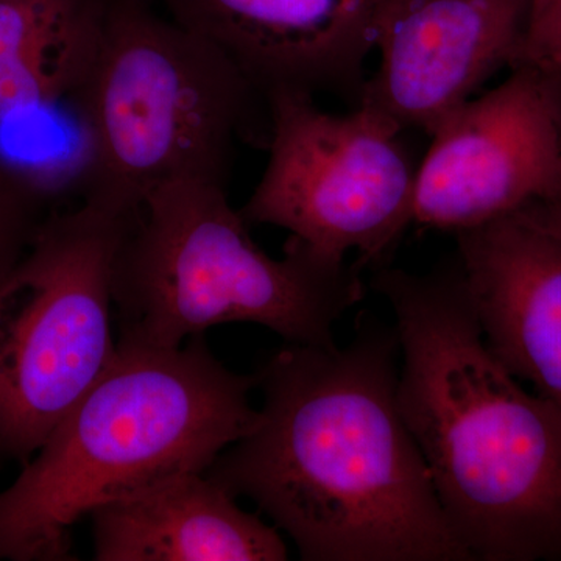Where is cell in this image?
Wrapping results in <instances>:
<instances>
[{
  "instance_id": "6da1fadb",
  "label": "cell",
  "mask_w": 561,
  "mask_h": 561,
  "mask_svg": "<svg viewBox=\"0 0 561 561\" xmlns=\"http://www.w3.org/2000/svg\"><path fill=\"white\" fill-rule=\"evenodd\" d=\"M394 327L348 345L286 343L254 375L253 430L206 471L286 531L305 561H471L398 402Z\"/></svg>"
},
{
  "instance_id": "7a4b0ae2",
  "label": "cell",
  "mask_w": 561,
  "mask_h": 561,
  "mask_svg": "<svg viewBox=\"0 0 561 561\" xmlns=\"http://www.w3.org/2000/svg\"><path fill=\"white\" fill-rule=\"evenodd\" d=\"M400 342L398 402L472 559H561V411L483 339L456 253L427 273L376 268Z\"/></svg>"
},
{
  "instance_id": "3957f363",
  "label": "cell",
  "mask_w": 561,
  "mask_h": 561,
  "mask_svg": "<svg viewBox=\"0 0 561 561\" xmlns=\"http://www.w3.org/2000/svg\"><path fill=\"white\" fill-rule=\"evenodd\" d=\"M253 376L213 356L203 335L176 350L119 345L99 381L0 493V560H72L92 512L184 474H205L260 419Z\"/></svg>"
},
{
  "instance_id": "277c9868",
  "label": "cell",
  "mask_w": 561,
  "mask_h": 561,
  "mask_svg": "<svg viewBox=\"0 0 561 561\" xmlns=\"http://www.w3.org/2000/svg\"><path fill=\"white\" fill-rule=\"evenodd\" d=\"M77 106L87 150L80 202L122 214L165 184L228 186L238 147L271 142L268 99L149 0H105Z\"/></svg>"
},
{
  "instance_id": "5b68a950",
  "label": "cell",
  "mask_w": 561,
  "mask_h": 561,
  "mask_svg": "<svg viewBox=\"0 0 561 561\" xmlns=\"http://www.w3.org/2000/svg\"><path fill=\"white\" fill-rule=\"evenodd\" d=\"M362 268L289 238L272 257L227 186L179 181L131 217L114 264L119 345L176 350L225 323H256L295 345H334V324L365 298Z\"/></svg>"
},
{
  "instance_id": "8992f818",
  "label": "cell",
  "mask_w": 561,
  "mask_h": 561,
  "mask_svg": "<svg viewBox=\"0 0 561 561\" xmlns=\"http://www.w3.org/2000/svg\"><path fill=\"white\" fill-rule=\"evenodd\" d=\"M135 214L55 210L0 276V460L38 453L116 356L114 264Z\"/></svg>"
},
{
  "instance_id": "52a82bcc",
  "label": "cell",
  "mask_w": 561,
  "mask_h": 561,
  "mask_svg": "<svg viewBox=\"0 0 561 561\" xmlns=\"http://www.w3.org/2000/svg\"><path fill=\"white\" fill-rule=\"evenodd\" d=\"M272 135L249 225L290 232L320 256L383 267L413 225L420 164L400 125L367 105L330 113L300 92L268 95Z\"/></svg>"
},
{
  "instance_id": "ba28073f",
  "label": "cell",
  "mask_w": 561,
  "mask_h": 561,
  "mask_svg": "<svg viewBox=\"0 0 561 561\" xmlns=\"http://www.w3.org/2000/svg\"><path fill=\"white\" fill-rule=\"evenodd\" d=\"M413 224L456 232L561 195V139L549 72L512 69L431 133Z\"/></svg>"
},
{
  "instance_id": "9c48e42d",
  "label": "cell",
  "mask_w": 561,
  "mask_h": 561,
  "mask_svg": "<svg viewBox=\"0 0 561 561\" xmlns=\"http://www.w3.org/2000/svg\"><path fill=\"white\" fill-rule=\"evenodd\" d=\"M208 41L268 99L331 95L357 108L387 0H149Z\"/></svg>"
},
{
  "instance_id": "30bf717a",
  "label": "cell",
  "mask_w": 561,
  "mask_h": 561,
  "mask_svg": "<svg viewBox=\"0 0 561 561\" xmlns=\"http://www.w3.org/2000/svg\"><path fill=\"white\" fill-rule=\"evenodd\" d=\"M531 0H387L360 105L431 135L515 60Z\"/></svg>"
},
{
  "instance_id": "8fae6325",
  "label": "cell",
  "mask_w": 561,
  "mask_h": 561,
  "mask_svg": "<svg viewBox=\"0 0 561 561\" xmlns=\"http://www.w3.org/2000/svg\"><path fill=\"white\" fill-rule=\"evenodd\" d=\"M454 236L486 345L561 411V195Z\"/></svg>"
},
{
  "instance_id": "7c38bea8",
  "label": "cell",
  "mask_w": 561,
  "mask_h": 561,
  "mask_svg": "<svg viewBox=\"0 0 561 561\" xmlns=\"http://www.w3.org/2000/svg\"><path fill=\"white\" fill-rule=\"evenodd\" d=\"M105 0H0V153L43 149L80 130L79 92Z\"/></svg>"
},
{
  "instance_id": "4fadbf2b",
  "label": "cell",
  "mask_w": 561,
  "mask_h": 561,
  "mask_svg": "<svg viewBox=\"0 0 561 561\" xmlns=\"http://www.w3.org/2000/svg\"><path fill=\"white\" fill-rule=\"evenodd\" d=\"M98 561H284L278 529L208 474H184L91 513Z\"/></svg>"
},
{
  "instance_id": "5bb4252c",
  "label": "cell",
  "mask_w": 561,
  "mask_h": 561,
  "mask_svg": "<svg viewBox=\"0 0 561 561\" xmlns=\"http://www.w3.org/2000/svg\"><path fill=\"white\" fill-rule=\"evenodd\" d=\"M561 69V0H531L512 69Z\"/></svg>"
},
{
  "instance_id": "9a60e30c",
  "label": "cell",
  "mask_w": 561,
  "mask_h": 561,
  "mask_svg": "<svg viewBox=\"0 0 561 561\" xmlns=\"http://www.w3.org/2000/svg\"><path fill=\"white\" fill-rule=\"evenodd\" d=\"M41 206L13 176L0 168V276L21 256L41 221Z\"/></svg>"
},
{
  "instance_id": "2e32d148",
  "label": "cell",
  "mask_w": 561,
  "mask_h": 561,
  "mask_svg": "<svg viewBox=\"0 0 561 561\" xmlns=\"http://www.w3.org/2000/svg\"><path fill=\"white\" fill-rule=\"evenodd\" d=\"M549 76H551L552 81L553 99H556L557 122H559L561 139V69L551 70Z\"/></svg>"
}]
</instances>
